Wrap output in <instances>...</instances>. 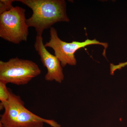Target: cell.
Instances as JSON below:
<instances>
[{"label":"cell","instance_id":"cell-1","mask_svg":"<svg viewBox=\"0 0 127 127\" xmlns=\"http://www.w3.org/2000/svg\"><path fill=\"white\" fill-rule=\"evenodd\" d=\"M32 9L31 16L27 19L29 27L34 28L37 35L59 22H69L64 0H17Z\"/></svg>","mask_w":127,"mask_h":127},{"label":"cell","instance_id":"cell-5","mask_svg":"<svg viewBox=\"0 0 127 127\" xmlns=\"http://www.w3.org/2000/svg\"><path fill=\"white\" fill-rule=\"evenodd\" d=\"M34 47L43 66L47 70L45 79L48 81H55L61 83L64 78L63 67L59 59L47 50L43 44L42 35H36Z\"/></svg>","mask_w":127,"mask_h":127},{"label":"cell","instance_id":"cell-7","mask_svg":"<svg viewBox=\"0 0 127 127\" xmlns=\"http://www.w3.org/2000/svg\"><path fill=\"white\" fill-rule=\"evenodd\" d=\"M6 84L4 82L0 81V101L1 103L7 102L9 99V88Z\"/></svg>","mask_w":127,"mask_h":127},{"label":"cell","instance_id":"cell-4","mask_svg":"<svg viewBox=\"0 0 127 127\" xmlns=\"http://www.w3.org/2000/svg\"><path fill=\"white\" fill-rule=\"evenodd\" d=\"M50 39L45 44V47H50L54 50L55 55L59 59L62 67L67 65L75 66L77 61L75 54L78 50L86 46L92 45H99L104 48L103 55L105 57L106 51L108 47L107 43L100 42L96 39H87L83 42L73 41L67 42L61 40L58 37L57 30L54 27L50 28Z\"/></svg>","mask_w":127,"mask_h":127},{"label":"cell","instance_id":"cell-8","mask_svg":"<svg viewBox=\"0 0 127 127\" xmlns=\"http://www.w3.org/2000/svg\"><path fill=\"white\" fill-rule=\"evenodd\" d=\"M16 0H0V15L9 11L14 6L12 3Z\"/></svg>","mask_w":127,"mask_h":127},{"label":"cell","instance_id":"cell-2","mask_svg":"<svg viewBox=\"0 0 127 127\" xmlns=\"http://www.w3.org/2000/svg\"><path fill=\"white\" fill-rule=\"evenodd\" d=\"M41 73L38 65L31 60L15 57L0 61V81L7 84L26 85Z\"/></svg>","mask_w":127,"mask_h":127},{"label":"cell","instance_id":"cell-3","mask_svg":"<svg viewBox=\"0 0 127 127\" xmlns=\"http://www.w3.org/2000/svg\"><path fill=\"white\" fill-rule=\"evenodd\" d=\"M26 10L16 6L0 15V37L5 40L18 44L26 42L29 34L27 24Z\"/></svg>","mask_w":127,"mask_h":127},{"label":"cell","instance_id":"cell-6","mask_svg":"<svg viewBox=\"0 0 127 127\" xmlns=\"http://www.w3.org/2000/svg\"><path fill=\"white\" fill-rule=\"evenodd\" d=\"M9 97L7 102L0 103V110L4 112L0 116V127H13L20 112L21 106L25 103L19 95L9 88Z\"/></svg>","mask_w":127,"mask_h":127}]
</instances>
